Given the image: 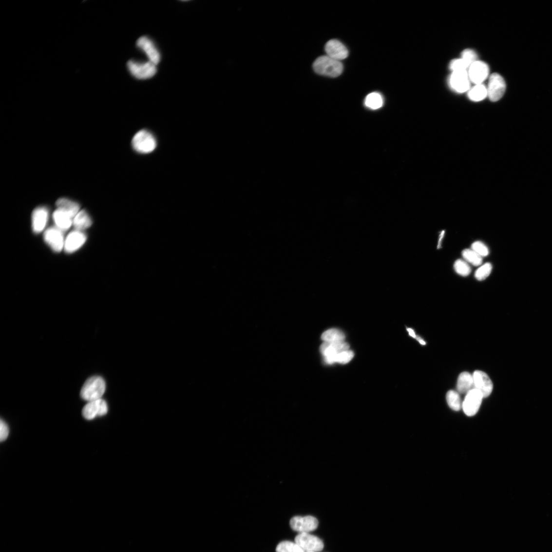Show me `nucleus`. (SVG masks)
<instances>
[{
	"label": "nucleus",
	"instance_id": "obj_33",
	"mask_svg": "<svg viewBox=\"0 0 552 552\" xmlns=\"http://www.w3.org/2000/svg\"><path fill=\"white\" fill-rule=\"evenodd\" d=\"M472 249L482 257L488 256L489 253L488 247L483 243L480 241L474 243L472 245Z\"/></svg>",
	"mask_w": 552,
	"mask_h": 552
},
{
	"label": "nucleus",
	"instance_id": "obj_27",
	"mask_svg": "<svg viewBox=\"0 0 552 552\" xmlns=\"http://www.w3.org/2000/svg\"><path fill=\"white\" fill-rule=\"evenodd\" d=\"M383 105V99L380 94L373 92L369 94L365 99V105L373 110L381 108Z\"/></svg>",
	"mask_w": 552,
	"mask_h": 552
},
{
	"label": "nucleus",
	"instance_id": "obj_20",
	"mask_svg": "<svg viewBox=\"0 0 552 552\" xmlns=\"http://www.w3.org/2000/svg\"><path fill=\"white\" fill-rule=\"evenodd\" d=\"M58 209L65 212L71 216L73 219L79 212L80 206L79 204L66 198H61L56 203Z\"/></svg>",
	"mask_w": 552,
	"mask_h": 552
},
{
	"label": "nucleus",
	"instance_id": "obj_39",
	"mask_svg": "<svg viewBox=\"0 0 552 552\" xmlns=\"http://www.w3.org/2000/svg\"><path fill=\"white\" fill-rule=\"evenodd\" d=\"M305 552H310V551H305Z\"/></svg>",
	"mask_w": 552,
	"mask_h": 552
},
{
	"label": "nucleus",
	"instance_id": "obj_13",
	"mask_svg": "<svg viewBox=\"0 0 552 552\" xmlns=\"http://www.w3.org/2000/svg\"><path fill=\"white\" fill-rule=\"evenodd\" d=\"M489 72L488 66L485 62L476 61L470 67L468 76L470 80L476 85L482 84L488 77Z\"/></svg>",
	"mask_w": 552,
	"mask_h": 552
},
{
	"label": "nucleus",
	"instance_id": "obj_22",
	"mask_svg": "<svg viewBox=\"0 0 552 552\" xmlns=\"http://www.w3.org/2000/svg\"><path fill=\"white\" fill-rule=\"evenodd\" d=\"M92 224L91 218L85 210L80 211L73 221L76 230L81 231L90 227Z\"/></svg>",
	"mask_w": 552,
	"mask_h": 552
},
{
	"label": "nucleus",
	"instance_id": "obj_25",
	"mask_svg": "<svg viewBox=\"0 0 552 552\" xmlns=\"http://www.w3.org/2000/svg\"><path fill=\"white\" fill-rule=\"evenodd\" d=\"M321 339L324 342H336L344 340L345 335L343 332L338 329H330L323 333Z\"/></svg>",
	"mask_w": 552,
	"mask_h": 552
},
{
	"label": "nucleus",
	"instance_id": "obj_18",
	"mask_svg": "<svg viewBox=\"0 0 552 552\" xmlns=\"http://www.w3.org/2000/svg\"><path fill=\"white\" fill-rule=\"evenodd\" d=\"M48 211L46 208L40 207L36 208L32 216L33 228L34 232L39 233L42 231L48 221Z\"/></svg>",
	"mask_w": 552,
	"mask_h": 552
},
{
	"label": "nucleus",
	"instance_id": "obj_5",
	"mask_svg": "<svg viewBox=\"0 0 552 552\" xmlns=\"http://www.w3.org/2000/svg\"><path fill=\"white\" fill-rule=\"evenodd\" d=\"M506 89V82L503 77L497 74H493L489 77L487 90V96L492 101L496 102L503 96Z\"/></svg>",
	"mask_w": 552,
	"mask_h": 552
},
{
	"label": "nucleus",
	"instance_id": "obj_29",
	"mask_svg": "<svg viewBox=\"0 0 552 552\" xmlns=\"http://www.w3.org/2000/svg\"><path fill=\"white\" fill-rule=\"evenodd\" d=\"M276 552H305L295 542L284 541L279 543L276 549Z\"/></svg>",
	"mask_w": 552,
	"mask_h": 552
},
{
	"label": "nucleus",
	"instance_id": "obj_30",
	"mask_svg": "<svg viewBox=\"0 0 552 552\" xmlns=\"http://www.w3.org/2000/svg\"><path fill=\"white\" fill-rule=\"evenodd\" d=\"M454 268L457 274L464 277L469 275L472 272L470 265L461 259L457 260L454 265Z\"/></svg>",
	"mask_w": 552,
	"mask_h": 552
},
{
	"label": "nucleus",
	"instance_id": "obj_15",
	"mask_svg": "<svg viewBox=\"0 0 552 552\" xmlns=\"http://www.w3.org/2000/svg\"><path fill=\"white\" fill-rule=\"evenodd\" d=\"M325 50L328 57L338 61L344 59L348 56L347 48L337 39L328 41L325 45Z\"/></svg>",
	"mask_w": 552,
	"mask_h": 552
},
{
	"label": "nucleus",
	"instance_id": "obj_31",
	"mask_svg": "<svg viewBox=\"0 0 552 552\" xmlns=\"http://www.w3.org/2000/svg\"><path fill=\"white\" fill-rule=\"evenodd\" d=\"M493 266L490 263H486L479 267L476 272L475 277L478 281H483L486 279L492 271Z\"/></svg>",
	"mask_w": 552,
	"mask_h": 552
},
{
	"label": "nucleus",
	"instance_id": "obj_14",
	"mask_svg": "<svg viewBox=\"0 0 552 552\" xmlns=\"http://www.w3.org/2000/svg\"><path fill=\"white\" fill-rule=\"evenodd\" d=\"M137 46L147 55L149 61L155 65L159 63L161 58L159 52L149 38L147 37L140 38L137 41Z\"/></svg>",
	"mask_w": 552,
	"mask_h": 552
},
{
	"label": "nucleus",
	"instance_id": "obj_7",
	"mask_svg": "<svg viewBox=\"0 0 552 552\" xmlns=\"http://www.w3.org/2000/svg\"><path fill=\"white\" fill-rule=\"evenodd\" d=\"M318 524L317 519L311 516H295L290 521L291 528L299 533H309L318 528Z\"/></svg>",
	"mask_w": 552,
	"mask_h": 552
},
{
	"label": "nucleus",
	"instance_id": "obj_2",
	"mask_svg": "<svg viewBox=\"0 0 552 552\" xmlns=\"http://www.w3.org/2000/svg\"><path fill=\"white\" fill-rule=\"evenodd\" d=\"M313 69L318 75L337 77L342 74L343 65L340 61L332 59L327 56H322L314 61Z\"/></svg>",
	"mask_w": 552,
	"mask_h": 552
},
{
	"label": "nucleus",
	"instance_id": "obj_23",
	"mask_svg": "<svg viewBox=\"0 0 552 552\" xmlns=\"http://www.w3.org/2000/svg\"><path fill=\"white\" fill-rule=\"evenodd\" d=\"M354 356H355V354L353 352L348 350L338 353L335 356L324 357V361L326 363L329 364L335 362L346 364L352 360Z\"/></svg>",
	"mask_w": 552,
	"mask_h": 552
},
{
	"label": "nucleus",
	"instance_id": "obj_17",
	"mask_svg": "<svg viewBox=\"0 0 552 552\" xmlns=\"http://www.w3.org/2000/svg\"><path fill=\"white\" fill-rule=\"evenodd\" d=\"M349 348L348 343L343 341L332 343L324 342L320 346V351L324 357H328L348 350Z\"/></svg>",
	"mask_w": 552,
	"mask_h": 552
},
{
	"label": "nucleus",
	"instance_id": "obj_16",
	"mask_svg": "<svg viewBox=\"0 0 552 552\" xmlns=\"http://www.w3.org/2000/svg\"><path fill=\"white\" fill-rule=\"evenodd\" d=\"M86 240L87 236L82 231L76 230L71 232L65 242V251L68 253L75 252L85 243Z\"/></svg>",
	"mask_w": 552,
	"mask_h": 552
},
{
	"label": "nucleus",
	"instance_id": "obj_1",
	"mask_svg": "<svg viewBox=\"0 0 552 552\" xmlns=\"http://www.w3.org/2000/svg\"><path fill=\"white\" fill-rule=\"evenodd\" d=\"M106 389L105 380L100 377H93L86 381L81 388V398L88 402L101 399Z\"/></svg>",
	"mask_w": 552,
	"mask_h": 552
},
{
	"label": "nucleus",
	"instance_id": "obj_34",
	"mask_svg": "<svg viewBox=\"0 0 552 552\" xmlns=\"http://www.w3.org/2000/svg\"><path fill=\"white\" fill-rule=\"evenodd\" d=\"M477 56L475 51L472 49H466L462 54V58L471 66L477 61Z\"/></svg>",
	"mask_w": 552,
	"mask_h": 552
},
{
	"label": "nucleus",
	"instance_id": "obj_36",
	"mask_svg": "<svg viewBox=\"0 0 552 552\" xmlns=\"http://www.w3.org/2000/svg\"><path fill=\"white\" fill-rule=\"evenodd\" d=\"M444 233H445L444 231H442V232H441V234H440V239H439V243H438V247H437V248H440L441 247V243L442 239L444 237Z\"/></svg>",
	"mask_w": 552,
	"mask_h": 552
},
{
	"label": "nucleus",
	"instance_id": "obj_6",
	"mask_svg": "<svg viewBox=\"0 0 552 552\" xmlns=\"http://www.w3.org/2000/svg\"><path fill=\"white\" fill-rule=\"evenodd\" d=\"M484 397L482 393L476 389L468 392L462 402V409L468 416H473L478 412Z\"/></svg>",
	"mask_w": 552,
	"mask_h": 552
},
{
	"label": "nucleus",
	"instance_id": "obj_10",
	"mask_svg": "<svg viewBox=\"0 0 552 552\" xmlns=\"http://www.w3.org/2000/svg\"><path fill=\"white\" fill-rule=\"evenodd\" d=\"M63 231L57 227H51L45 231L44 237L46 243L54 251L60 252L64 248Z\"/></svg>",
	"mask_w": 552,
	"mask_h": 552
},
{
	"label": "nucleus",
	"instance_id": "obj_28",
	"mask_svg": "<svg viewBox=\"0 0 552 552\" xmlns=\"http://www.w3.org/2000/svg\"><path fill=\"white\" fill-rule=\"evenodd\" d=\"M462 256L467 262L474 266H479L482 264L483 257L472 249H464L462 252Z\"/></svg>",
	"mask_w": 552,
	"mask_h": 552
},
{
	"label": "nucleus",
	"instance_id": "obj_26",
	"mask_svg": "<svg viewBox=\"0 0 552 552\" xmlns=\"http://www.w3.org/2000/svg\"><path fill=\"white\" fill-rule=\"evenodd\" d=\"M446 400L449 407L454 411H459L462 407V403L459 393L457 391L450 390L446 394Z\"/></svg>",
	"mask_w": 552,
	"mask_h": 552
},
{
	"label": "nucleus",
	"instance_id": "obj_4",
	"mask_svg": "<svg viewBox=\"0 0 552 552\" xmlns=\"http://www.w3.org/2000/svg\"><path fill=\"white\" fill-rule=\"evenodd\" d=\"M128 67L131 74L139 79H146L153 76L157 72L156 65L150 61L140 62L130 60Z\"/></svg>",
	"mask_w": 552,
	"mask_h": 552
},
{
	"label": "nucleus",
	"instance_id": "obj_37",
	"mask_svg": "<svg viewBox=\"0 0 552 552\" xmlns=\"http://www.w3.org/2000/svg\"><path fill=\"white\" fill-rule=\"evenodd\" d=\"M407 330H408V332H409V335H410V336H411V337H412L413 338H416V335H415V332H414V330H413L412 329H411V328H408V329H407Z\"/></svg>",
	"mask_w": 552,
	"mask_h": 552
},
{
	"label": "nucleus",
	"instance_id": "obj_3",
	"mask_svg": "<svg viewBox=\"0 0 552 552\" xmlns=\"http://www.w3.org/2000/svg\"><path fill=\"white\" fill-rule=\"evenodd\" d=\"M132 147L139 153L146 154L153 152L157 147V142L153 135L149 132L142 130L133 136Z\"/></svg>",
	"mask_w": 552,
	"mask_h": 552
},
{
	"label": "nucleus",
	"instance_id": "obj_32",
	"mask_svg": "<svg viewBox=\"0 0 552 552\" xmlns=\"http://www.w3.org/2000/svg\"><path fill=\"white\" fill-rule=\"evenodd\" d=\"M470 66L462 58L456 59L451 62L450 67L453 71H464L470 68Z\"/></svg>",
	"mask_w": 552,
	"mask_h": 552
},
{
	"label": "nucleus",
	"instance_id": "obj_19",
	"mask_svg": "<svg viewBox=\"0 0 552 552\" xmlns=\"http://www.w3.org/2000/svg\"><path fill=\"white\" fill-rule=\"evenodd\" d=\"M473 389L474 382L473 375L467 372L461 373L457 381V392L460 394H467Z\"/></svg>",
	"mask_w": 552,
	"mask_h": 552
},
{
	"label": "nucleus",
	"instance_id": "obj_21",
	"mask_svg": "<svg viewBox=\"0 0 552 552\" xmlns=\"http://www.w3.org/2000/svg\"><path fill=\"white\" fill-rule=\"evenodd\" d=\"M53 218L56 227L63 232L68 230L74 221L68 214L58 209L54 213Z\"/></svg>",
	"mask_w": 552,
	"mask_h": 552
},
{
	"label": "nucleus",
	"instance_id": "obj_8",
	"mask_svg": "<svg viewBox=\"0 0 552 552\" xmlns=\"http://www.w3.org/2000/svg\"><path fill=\"white\" fill-rule=\"evenodd\" d=\"M295 542L305 551L318 552L324 548V544L319 537L309 533H299Z\"/></svg>",
	"mask_w": 552,
	"mask_h": 552
},
{
	"label": "nucleus",
	"instance_id": "obj_24",
	"mask_svg": "<svg viewBox=\"0 0 552 552\" xmlns=\"http://www.w3.org/2000/svg\"><path fill=\"white\" fill-rule=\"evenodd\" d=\"M468 96L474 101H480L487 96V88L482 84L476 85L469 90Z\"/></svg>",
	"mask_w": 552,
	"mask_h": 552
},
{
	"label": "nucleus",
	"instance_id": "obj_38",
	"mask_svg": "<svg viewBox=\"0 0 552 552\" xmlns=\"http://www.w3.org/2000/svg\"><path fill=\"white\" fill-rule=\"evenodd\" d=\"M417 339H418V340H419V343H421V344H422V345H425V344H426V343H425V342H424V341H423V340L422 339H421V338H417Z\"/></svg>",
	"mask_w": 552,
	"mask_h": 552
},
{
	"label": "nucleus",
	"instance_id": "obj_12",
	"mask_svg": "<svg viewBox=\"0 0 552 552\" xmlns=\"http://www.w3.org/2000/svg\"><path fill=\"white\" fill-rule=\"evenodd\" d=\"M470 79L466 70L453 72L450 78L451 87L457 93H464L470 89Z\"/></svg>",
	"mask_w": 552,
	"mask_h": 552
},
{
	"label": "nucleus",
	"instance_id": "obj_9",
	"mask_svg": "<svg viewBox=\"0 0 552 552\" xmlns=\"http://www.w3.org/2000/svg\"><path fill=\"white\" fill-rule=\"evenodd\" d=\"M108 407L105 400L102 399L89 402L83 407L82 414L85 419L93 420L97 416H102L107 414Z\"/></svg>",
	"mask_w": 552,
	"mask_h": 552
},
{
	"label": "nucleus",
	"instance_id": "obj_11",
	"mask_svg": "<svg viewBox=\"0 0 552 552\" xmlns=\"http://www.w3.org/2000/svg\"><path fill=\"white\" fill-rule=\"evenodd\" d=\"M474 389L480 391L484 398H487L493 390V383L488 375L480 370L476 371L473 375Z\"/></svg>",
	"mask_w": 552,
	"mask_h": 552
},
{
	"label": "nucleus",
	"instance_id": "obj_35",
	"mask_svg": "<svg viewBox=\"0 0 552 552\" xmlns=\"http://www.w3.org/2000/svg\"><path fill=\"white\" fill-rule=\"evenodd\" d=\"M9 435V428L7 424L3 420L0 421V440L3 442L6 440Z\"/></svg>",
	"mask_w": 552,
	"mask_h": 552
}]
</instances>
